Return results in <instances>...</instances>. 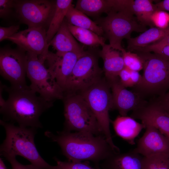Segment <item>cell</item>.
<instances>
[{"label":"cell","mask_w":169,"mask_h":169,"mask_svg":"<svg viewBox=\"0 0 169 169\" xmlns=\"http://www.w3.org/2000/svg\"><path fill=\"white\" fill-rule=\"evenodd\" d=\"M44 135L60 146L62 154L72 161H90L98 163L115 151L103 135L86 131L71 132L63 130L56 135L47 131Z\"/></svg>","instance_id":"1"},{"label":"cell","mask_w":169,"mask_h":169,"mask_svg":"<svg viewBox=\"0 0 169 169\" xmlns=\"http://www.w3.org/2000/svg\"><path fill=\"white\" fill-rule=\"evenodd\" d=\"M8 97L0 108L3 120L17 123L19 126L38 129L42 127L39 121L42 114L53 105L54 102L47 101L32 90L29 86L15 88L6 86Z\"/></svg>","instance_id":"2"},{"label":"cell","mask_w":169,"mask_h":169,"mask_svg":"<svg viewBox=\"0 0 169 169\" xmlns=\"http://www.w3.org/2000/svg\"><path fill=\"white\" fill-rule=\"evenodd\" d=\"M4 128L6 137L0 148L1 155L21 156L39 169H50L51 165L41 156L36 148L34 138L37 129L16 126L14 124L0 120Z\"/></svg>","instance_id":"3"},{"label":"cell","mask_w":169,"mask_h":169,"mask_svg":"<svg viewBox=\"0 0 169 169\" xmlns=\"http://www.w3.org/2000/svg\"><path fill=\"white\" fill-rule=\"evenodd\" d=\"M142 59L143 73L134 91L143 98L161 96L169 90V57L151 52H135Z\"/></svg>","instance_id":"4"},{"label":"cell","mask_w":169,"mask_h":169,"mask_svg":"<svg viewBox=\"0 0 169 169\" xmlns=\"http://www.w3.org/2000/svg\"><path fill=\"white\" fill-rule=\"evenodd\" d=\"M134 16L132 10H112L95 22L102 29L104 37L108 40L111 47L121 52L125 50L121 46L123 39L130 38L133 32H143L147 30Z\"/></svg>","instance_id":"5"},{"label":"cell","mask_w":169,"mask_h":169,"mask_svg":"<svg viewBox=\"0 0 169 169\" xmlns=\"http://www.w3.org/2000/svg\"><path fill=\"white\" fill-rule=\"evenodd\" d=\"M110 86L105 79L101 78L80 94L95 115L103 135L113 150L120 152L119 148L114 143L110 128L109 111L114 109Z\"/></svg>","instance_id":"6"},{"label":"cell","mask_w":169,"mask_h":169,"mask_svg":"<svg viewBox=\"0 0 169 169\" xmlns=\"http://www.w3.org/2000/svg\"><path fill=\"white\" fill-rule=\"evenodd\" d=\"M62 100L65 118L63 130L104 135L95 115L80 94L64 93Z\"/></svg>","instance_id":"7"},{"label":"cell","mask_w":169,"mask_h":169,"mask_svg":"<svg viewBox=\"0 0 169 169\" xmlns=\"http://www.w3.org/2000/svg\"><path fill=\"white\" fill-rule=\"evenodd\" d=\"M26 76L31 82L30 88L47 101L62 99L64 91L46 67L44 59L29 52H26Z\"/></svg>","instance_id":"8"},{"label":"cell","mask_w":169,"mask_h":169,"mask_svg":"<svg viewBox=\"0 0 169 169\" xmlns=\"http://www.w3.org/2000/svg\"><path fill=\"white\" fill-rule=\"evenodd\" d=\"M95 48L84 51L78 59L67 81L64 93L81 92L102 78L103 71L98 64L99 51Z\"/></svg>","instance_id":"9"},{"label":"cell","mask_w":169,"mask_h":169,"mask_svg":"<svg viewBox=\"0 0 169 169\" xmlns=\"http://www.w3.org/2000/svg\"><path fill=\"white\" fill-rule=\"evenodd\" d=\"M56 0H15L14 11L22 23L28 28L48 29L54 15Z\"/></svg>","instance_id":"10"},{"label":"cell","mask_w":169,"mask_h":169,"mask_svg":"<svg viewBox=\"0 0 169 169\" xmlns=\"http://www.w3.org/2000/svg\"><path fill=\"white\" fill-rule=\"evenodd\" d=\"M26 52L19 48L0 49V74L12 87H26Z\"/></svg>","instance_id":"11"},{"label":"cell","mask_w":169,"mask_h":169,"mask_svg":"<svg viewBox=\"0 0 169 169\" xmlns=\"http://www.w3.org/2000/svg\"><path fill=\"white\" fill-rule=\"evenodd\" d=\"M47 30L41 28H28L18 31L5 40H10L26 52L44 57L49 51Z\"/></svg>","instance_id":"12"},{"label":"cell","mask_w":169,"mask_h":169,"mask_svg":"<svg viewBox=\"0 0 169 169\" xmlns=\"http://www.w3.org/2000/svg\"><path fill=\"white\" fill-rule=\"evenodd\" d=\"M84 52H69L59 55L49 51L45 56V62L47 68L64 92L67 81Z\"/></svg>","instance_id":"13"},{"label":"cell","mask_w":169,"mask_h":169,"mask_svg":"<svg viewBox=\"0 0 169 169\" xmlns=\"http://www.w3.org/2000/svg\"><path fill=\"white\" fill-rule=\"evenodd\" d=\"M146 131L134 149L144 157L159 154L169 155V140L160 130L154 127H146Z\"/></svg>","instance_id":"14"},{"label":"cell","mask_w":169,"mask_h":169,"mask_svg":"<svg viewBox=\"0 0 169 169\" xmlns=\"http://www.w3.org/2000/svg\"><path fill=\"white\" fill-rule=\"evenodd\" d=\"M109 83L111 91L114 109H116L120 115L127 116L130 111L136 110L146 102L138 93L128 90L123 86L119 78Z\"/></svg>","instance_id":"15"},{"label":"cell","mask_w":169,"mask_h":169,"mask_svg":"<svg viewBox=\"0 0 169 169\" xmlns=\"http://www.w3.org/2000/svg\"><path fill=\"white\" fill-rule=\"evenodd\" d=\"M131 117L141 120L145 127L151 126L169 132V114L155 101L146 102L132 111Z\"/></svg>","instance_id":"16"},{"label":"cell","mask_w":169,"mask_h":169,"mask_svg":"<svg viewBox=\"0 0 169 169\" xmlns=\"http://www.w3.org/2000/svg\"><path fill=\"white\" fill-rule=\"evenodd\" d=\"M99 51V56L103 61V71L109 82L118 79L119 74L125 67L121 52L105 44Z\"/></svg>","instance_id":"17"},{"label":"cell","mask_w":169,"mask_h":169,"mask_svg":"<svg viewBox=\"0 0 169 169\" xmlns=\"http://www.w3.org/2000/svg\"><path fill=\"white\" fill-rule=\"evenodd\" d=\"M143 158L134 149L114 153L102 161L101 166L102 169H143Z\"/></svg>","instance_id":"18"},{"label":"cell","mask_w":169,"mask_h":169,"mask_svg":"<svg viewBox=\"0 0 169 169\" xmlns=\"http://www.w3.org/2000/svg\"><path fill=\"white\" fill-rule=\"evenodd\" d=\"M69 31L67 22L65 18L59 29L49 44L57 52L61 55L69 52L82 53L83 47L76 40Z\"/></svg>","instance_id":"19"},{"label":"cell","mask_w":169,"mask_h":169,"mask_svg":"<svg viewBox=\"0 0 169 169\" xmlns=\"http://www.w3.org/2000/svg\"><path fill=\"white\" fill-rule=\"evenodd\" d=\"M112 123L116 134L131 145L135 144V138L145 128L141 123L127 116H118Z\"/></svg>","instance_id":"20"},{"label":"cell","mask_w":169,"mask_h":169,"mask_svg":"<svg viewBox=\"0 0 169 169\" xmlns=\"http://www.w3.org/2000/svg\"><path fill=\"white\" fill-rule=\"evenodd\" d=\"M169 34V26L165 28L153 27L138 36L127 40V49L131 52L135 48L143 47L153 44Z\"/></svg>","instance_id":"21"},{"label":"cell","mask_w":169,"mask_h":169,"mask_svg":"<svg viewBox=\"0 0 169 169\" xmlns=\"http://www.w3.org/2000/svg\"><path fill=\"white\" fill-rule=\"evenodd\" d=\"M65 18L70 24L90 30L100 36H103L101 27L86 15L76 9L72 4L69 8Z\"/></svg>","instance_id":"22"},{"label":"cell","mask_w":169,"mask_h":169,"mask_svg":"<svg viewBox=\"0 0 169 169\" xmlns=\"http://www.w3.org/2000/svg\"><path fill=\"white\" fill-rule=\"evenodd\" d=\"M75 8L87 16L97 17L110 12L111 0H78Z\"/></svg>","instance_id":"23"},{"label":"cell","mask_w":169,"mask_h":169,"mask_svg":"<svg viewBox=\"0 0 169 169\" xmlns=\"http://www.w3.org/2000/svg\"><path fill=\"white\" fill-rule=\"evenodd\" d=\"M73 1L72 0H56L55 10L46 32L47 42L49 44L61 25Z\"/></svg>","instance_id":"24"},{"label":"cell","mask_w":169,"mask_h":169,"mask_svg":"<svg viewBox=\"0 0 169 169\" xmlns=\"http://www.w3.org/2000/svg\"><path fill=\"white\" fill-rule=\"evenodd\" d=\"M68 28L74 38L83 44L90 48L102 46L105 44V38L94 32L86 29L76 27L67 23Z\"/></svg>","instance_id":"25"},{"label":"cell","mask_w":169,"mask_h":169,"mask_svg":"<svg viewBox=\"0 0 169 169\" xmlns=\"http://www.w3.org/2000/svg\"><path fill=\"white\" fill-rule=\"evenodd\" d=\"M132 8L134 15L139 23L146 26H149L150 28L154 27L151 18L156 9L152 1L133 0Z\"/></svg>","instance_id":"26"},{"label":"cell","mask_w":169,"mask_h":169,"mask_svg":"<svg viewBox=\"0 0 169 169\" xmlns=\"http://www.w3.org/2000/svg\"><path fill=\"white\" fill-rule=\"evenodd\" d=\"M143 169H169V155L159 154L143 156Z\"/></svg>","instance_id":"27"},{"label":"cell","mask_w":169,"mask_h":169,"mask_svg":"<svg viewBox=\"0 0 169 169\" xmlns=\"http://www.w3.org/2000/svg\"><path fill=\"white\" fill-rule=\"evenodd\" d=\"M121 52L125 67L138 72L143 69V60L137 53L127 51L125 49Z\"/></svg>","instance_id":"28"},{"label":"cell","mask_w":169,"mask_h":169,"mask_svg":"<svg viewBox=\"0 0 169 169\" xmlns=\"http://www.w3.org/2000/svg\"><path fill=\"white\" fill-rule=\"evenodd\" d=\"M54 158L56 164L55 166H51V169H99L92 167L87 161L84 162L62 161L56 157Z\"/></svg>","instance_id":"29"},{"label":"cell","mask_w":169,"mask_h":169,"mask_svg":"<svg viewBox=\"0 0 169 169\" xmlns=\"http://www.w3.org/2000/svg\"><path fill=\"white\" fill-rule=\"evenodd\" d=\"M151 20L156 28H165L169 26V14L164 11H156L152 15Z\"/></svg>","instance_id":"30"},{"label":"cell","mask_w":169,"mask_h":169,"mask_svg":"<svg viewBox=\"0 0 169 169\" xmlns=\"http://www.w3.org/2000/svg\"><path fill=\"white\" fill-rule=\"evenodd\" d=\"M15 0H0V17L6 18L11 15L14 10Z\"/></svg>","instance_id":"31"},{"label":"cell","mask_w":169,"mask_h":169,"mask_svg":"<svg viewBox=\"0 0 169 169\" xmlns=\"http://www.w3.org/2000/svg\"><path fill=\"white\" fill-rule=\"evenodd\" d=\"M19 25H13L8 27H0V41L5 40L17 33L19 29Z\"/></svg>","instance_id":"32"},{"label":"cell","mask_w":169,"mask_h":169,"mask_svg":"<svg viewBox=\"0 0 169 169\" xmlns=\"http://www.w3.org/2000/svg\"><path fill=\"white\" fill-rule=\"evenodd\" d=\"M16 157L12 156L5 157L10 163L12 169H39L31 164L27 165L21 164L16 160Z\"/></svg>","instance_id":"33"},{"label":"cell","mask_w":169,"mask_h":169,"mask_svg":"<svg viewBox=\"0 0 169 169\" xmlns=\"http://www.w3.org/2000/svg\"><path fill=\"white\" fill-rule=\"evenodd\" d=\"M131 71V70L125 67L119 74L120 83L125 88L130 87Z\"/></svg>","instance_id":"34"},{"label":"cell","mask_w":169,"mask_h":169,"mask_svg":"<svg viewBox=\"0 0 169 169\" xmlns=\"http://www.w3.org/2000/svg\"><path fill=\"white\" fill-rule=\"evenodd\" d=\"M155 101L169 113V90L164 94L158 96Z\"/></svg>","instance_id":"35"},{"label":"cell","mask_w":169,"mask_h":169,"mask_svg":"<svg viewBox=\"0 0 169 169\" xmlns=\"http://www.w3.org/2000/svg\"><path fill=\"white\" fill-rule=\"evenodd\" d=\"M142 76L138 71L131 70L130 87H134L141 82Z\"/></svg>","instance_id":"36"},{"label":"cell","mask_w":169,"mask_h":169,"mask_svg":"<svg viewBox=\"0 0 169 169\" xmlns=\"http://www.w3.org/2000/svg\"><path fill=\"white\" fill-rule=\"evenodd\" d=\"M155 5L156 11H169V0H163L155 4Z\"/></svg>","instance_id":"37"},{"label":"cell","mask_w":169,"mask_h":169,"mask_svg":"<svg viewBox=\"0 0 169 169\" xmlns=\"http://www.w3.org/2000/svg\"><path fill=\"white\" fill-rule=\"evenodd\" d=\"M0 83V106L1 108L4 105L6 102V100L3 97V90H5L6 86L3 84L1 82Z\"/></svg>","instance_id":"38"},{"label":"cell","mask_w":169,"mask_h":169,"mask_svg":"<svg viewBox=\"0 0 169 169\" xmlns=\"http://www.w3.org/2000/svg\"><path fill=\"white\" fill-rule=\"evenodd\" d=\"M155 43L169 45V34L167 35L161 40Z\"/></svg>","instance_id":"39"},{"label":"cell","mask_w":169,"mask_h":169,"mask_svg":"<svg viewBox=\"0 0 169 169\" xmlns=\"http://www.w3.org/2000/svg\"><path fill=\"white\" fill-rule=\"evenodd\" d=\"M0 169H7V168L2 159L0 158Z\"/></svg>","instance_id":"40"},{"label":"cell","mask_w":169,"mask_h":169,"mask_svg":"<svg viewBox=\"0 0 169 169\" xmlns=\"http://www.w3.org/2000/svg\"><path fill=\"white\" fill-rule=\"evenodd\" d=\"M160 131L162 133H163L168 138L169 140V132L162 131Z\"/></svg>","instance_id":"41"},{"label":"cell","mask_w":169,"mask_h":169,"mask_svg":"<svg viewBox=\"0 0 169 169\" xmlns=\"http://www.w3.org/2000/svg\"><path fill=\"white\" fill-rule=\"evenodd\" d=\"M169 114V113H168Z\"/></svg>","instance_id":"42"}]
</instances>
